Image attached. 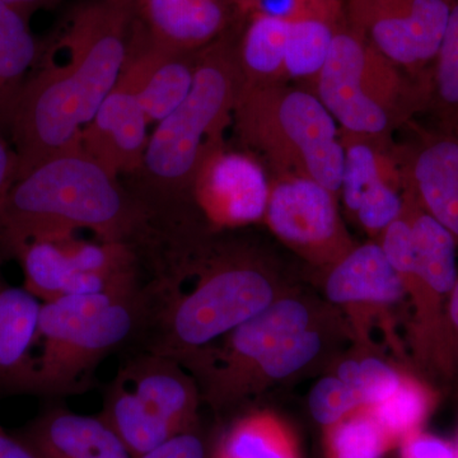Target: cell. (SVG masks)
I'll list each match as a JSON object with an SVG mask.
<instances>
[{
  "label": "cell",
  "instance_id": "cell-33",
  "mask_svg": "<svg viewBox=\"0 0 458 458\" xmlns=\"http://www.w3.org/2000/svg\"><path fill=\"white\" fill-rule=\"evenodd\" d=\"M343 8V0H256L252 12H262L291 22L310 12L336 11Z\"/></svg>",
  "mask_w": 458,
  "mask_h": 458
},
{
  "label": "cell",
  "instance_id": "cell-23",
  "mask_svg": "<svg viewBox=\"0 0 458 458\" xmlns=\"http://www.w3.org/2000/svg\"><path fill=\"white\" fill-rule=\"evenodd\" d=\"M212 458H301L293 432L269 411L237 419L219 439Z\"/></svg>",
  "mask_w": 458,
  "mask_h": 458
},
{
  "label": "cell",
  "instance_id": "cell-37",
  "mask_svg": "<svg viewBox=\"0 0 458 458\" xmlns=\"http://www.w3.org/2000/svg\"><path fill=\"white\" fill-rule=\"evenodd\" d=\"M447 322L448 328H450L452 344H454V336L458 333V278L456 284L452 289L450 300H448Z\"/></svg>",
  "mask_w": 458,
  "mask_h": 458
},
{
  "label": "cell",
  "instance_id": "cell-22",
  "mask_svg": "<svg viewBox=\"0 0 458 458\" xmlns=\"http://www.w3.org/2000/svg\"><path fill=\"white\" fill-rule=\"evenodd\" d=\"M237 35V60L245 86L286 82L285 55L289 23L262 12H251Z\"/></svg>",
  "mask_w": 458,
  "mask_h": 458
},
{
  "label": "cell",
  "instance_id": "cell-14",
  "mask_svg": "<svg viewBox=\"0 0 458 458\" xmlns=\"http://www.w3.org/2000/svg\"><path fill=\"white\" fill-rule=\"evenodd\" d=\"M199 51L174 50L157 44L137 18L122 75L137 90L148 125L161 123L189 95Z\"/></svg>",
  "mask_w": 458,
  "mask_h": 458
},
{
  "label": "cell",
  "instance_id": "cell-9",
  "mask_svg": "<svg viewBox=\"0 0 458 458\" xmlns=\"http://www.w3.org/2000/svg\"><path fill=\"white\" fill-rule=\"evenodd\" d=\"M403 200L411 223L414 262L396 273L414 307L415 354L428 369L450 376L454 369V354L447 304L458 278L457 242L408 190L403 191Z\"/></svg>",
  "mask_w": 458,
  "mask_h": 458
},
{
  "label": "cell",
  "instance_id": "cell-20",
  "mask_svg": "<svg viewBox=\"0 0 458 458\" xmlns=\"http://www.w3.org/2000/svg\"><path fill=\"white\" fill-rule=\"evenodd\" d=\"M325 293L336 306H391L405 297V288L377 242L357 246L328 269Z\"/></svg>",
  "mask_w": 458,
  "mask_h": 458
},
{
  "label": "cell",
  "instance_id": "cell-39",
  "mask_svg": "<svg viewBox=\"0 0 458 458\" xmlns=\"http://www.w3.org/2000/svg\"><path fill=\"white\" fill-rule=\"evenodd\" d=\"M458 351V333L454 336V360H456V352Z\"/></svg>",
  "mask_w": 458,
  "mask_h": 458
},
{
  "label": "cell",
  "instance_id": "cell-12",
  "mask_svg": "<svg viewBox=\"0 0 458 458\" xmlns=\"http://www.w3.org/2000/svg\"><path fill=\"white\" fill-rule=\"evenodd\" d=\"M454 0H346V22L370 47L414 77L432 65Z\"/></svg>",
  "mask_w": 458,
  "mask_h": 458
},
{
  "label": "cell",
  "instance_id": "cell-3",
  "mask_svg": "<svg viewBox=\"0 0 458 458\" xmlns=\"http://www.w3.org/2000/svg\"><path fill=\"white\" fill-rule=\"evenodd\" d=\"M80 231L131 246L141 262L155 255L165 238L149 210L123 191L78 140L12 186L0 207V262L16 260L32 241Z\"/></svg>",
  "mask_w": 458,
  "mask_h": 458
},
{
  "label": "cell",
  "instance_id": "cell-21",
  "mask_svg": "<svg viewBox=\"0 0 458 458\" xmlns=\"http://www.w3.org/2000/svg\"><path fill=\"white\" fill-rule=\"evenodd\" d=\"M30 20L0 0V129L7 135L21 90L41 56L42 47Z\"/></svg>",
  "mask_w": 458,
  "mask_h": 458
},
{
  "label": "cell",
  "instance_id": "cell-7",
  "mask_svg": "<svg viewBox=\"0 0 458 458\" xmlns=\"http://www.w3.org/2000/svg\"><path fill=\"white\" fill-rule=\"evenodd\" d=\"M410 77L344 18L310 90L340 131L391 140L394 129L427 107V78Z\"/></svg>",
  "mask_w": 458,
  "mask_h": 458
},
{
  "label": "cell",
  "instance_id": "cell-11",
  "mask_svg": "<svg viewBox=\"0 0 458 458\" xmlns=\"http://www.w3.org/2000/svg\"><path fill=\"white\" fill-rule=\"evenodd\" d=\"M264 222L280 242L315 267L330 269L355 247L337 195L307 177L271 171Z\"/></svg>",
  "mask_w": 458,
  "mask_h": 458
},
{
  "label": "cell",
  "instance_id": "cell-13",
  "mask_svg": "<svg viewBox=\"0 0 458 458\" xmlns=\"http://www.w3.org/2000/svg\"><path fill=\"white\" fill-rule=\"evenodd\" d=\"M269 192L270 176L264 165L225 143L201 159L190 190L192 207L210 231L264 222Z\"/></svg>",
  "mask_w": 458,
  "mask_h": 458
},
{
  "label": "cell",
  "instance_id": "cell-38",
  "mask_svg": "<svg viewBox=\"0 0 458 458\" xmlns=\"http://www.w3.org/2000/svg\"><path fill=\"white\" fill-rule=\"evenodd\" d=\"M256 0H237L238 8H240L241 14L242 17L251 13L255 8Z\"/></svg>",
  "mask_w": 458,
  "mask_h": 458
},
{
  "label": "cell",
  "instance_id": "cell-32",
  "mask_svg": "<svg viewBox=\"0 0 458 458\" xmlns=\"http://www.w3.org/2000/svg\"><path fill=\"white\" fill-rule=\"evenodd\" d=\"M213 454V452H212ZM137 458H212L198 427L172 437Z\"/></svg>",
  "mask_w": 458,
  "mask_h": 458
},
{
  "label": "cell",
  "instance_id": "cell-4",
  "mask_svg": "<svg viewBox=\"0 0 458 458\" xmlns=\"http://www.w3.org/2000/svg\"><path fill=\"white\" fill-rule=\"evenodd\" d=\"M237 35L234 25L199 51L197 73L189 95L174 113L157 123L148 140L141 168L146 171L150 192L143 205L168 231L190 227L199 221L186 210L192 205V179L201 159L225 143V131L233 122L243 86Z\"/></svg>",
  "mask_w": 458,
  "mask_h": 458
},
{
  "label": "cell",
  "instance_id": "cell-8",
  "mask_svg": "<svg viewBox=\"0 0 458 458\" xmlns=\"http://www.w3.org/2000/svg\"><path fill=\"white\" fill-rule=\"evenodd\" d=\"M201 394L180 361L129 349L104 391L102 418L137 458L198 427Z\"/></svg>",
  "mask_w": 458,
  "mask_h": 458
},
{
  "label": "cell",
  "instance_id": "cell-16",
  "mask_svg": "<svg viewBox=\"0 0 458 458\" xmlns=\"http://www.w3.org/2000/svg\"><path fill=\"white\" fill-rule=\"evenodd\" d=\"M403 189L451 232L458 246V129L424 134L411 148H399Z\"/></svg>",
  "mask_w": 458,
  "mask_h": 458
},
{
  "label": "cell",
  "instance_id": "cell-24",
  "mask_svg": "<svg viewBox=\"0 0 458 458\" xmlns=\"http://www.w3.org/2000/svg\"><path fill=\"white\" fill-rule=\"evenodd\" d=\"M343 9L316 11L295 18L289 23L285 55V81L315 80L327 62L331 45L342 21Z\"/></svg>",
  "mask_w": 458,
  "mask_h": 458
},
{
  "label": "cell",
  "instance_id": "cell-2",
  "mask_svg": "<svg viewBox=\"0 0 458 458\" xmlns=\"http://www.w3.org/2000/svg\"><path fill=\"white\" fill-rule=\"evenodd\" d=\"M144 321L131 349L177 361L218 342L282 297L269 261L252 247L204 234L170 246L143 286Z\"/></svg>",
  "mask_w": 458,
  "mask_h": 458
},
{
  "label": "cell",
  "instance_id": "cell-30",
  "mask_svg": "<svg viewBox=\"0 0 458 458\" xmlns=\"http://www.w3.org/2000/svg\"><path fill=\"white\" fill-rule=\"evenodd\" d=\"M357 391L363 408H373L390 397L397 390L403 376L390 364L377 357H367L358 360Z\"/></svg>",
  "mask_w": 458,
  "mask_h": 458
},
{
  "label": "cell",
  "instance_id": "cell-15",
  "mask_svg": "<svg viewBox=\"0 0 458 458\" xmlns=\"http://www.w3.org/2000/svg\"><path fill=\"white\" fill-rule=\"evenodd\" d=\"M148 122L137 90L120 74L98 113L84 126V152L114 177L140 170L148 147Z\"/></svg>",
  "mask_w": 458,
  "mask_h": 458
},
{
  "label": "cell",
  "instance_id": "cell-26",
  "mask_svg": "<svg viewBox=\"0 0 458 458\" xmlns=\"http://www.w3.org/2000/svg\"><path fill=\"white\" fill-rule=\"evenodd\" d=\"M396 445L369 408L325 428L327 458H384Z\"/></svg>",
  "mask_w": 458,
  "mask_h": 458
},
{
  "label": "cell",
  "instance_id": "cell-6",
  "mask_svg": "<svg viewBox=\"0 0 458 458\" xmlns=\"http://www.w3.org/2000/svg\"><path fill=\"white\" fill-rule=\"evenodd\" d=\"M233 123L241 140L262 153L271 171L307 177L340 195V129L312 90L286 82L243 84Z\"/></svg>",
  "mask_w": 458,
  "mask_h": 458
},
{
  "label": "cell",
  "instance_id": "cell-5",
  "mask_svg": "<svg viewBox=\"0 0 458 458\" xmlns=\"http://www.w3.org/2000/svg\"><path fill=\"white\" fill-rule=\"evenodd\" d=\"M143 286L42 302L33 396L59 400L92 388L99 364L137 342L144 321Z\"/></svg>",
  "mask_w": 458,
  "mask_h": 458
},
{
  "label": "cell",
  "instance_id": "cell-31",
  "mask_svg": "<svg viewBox=\"0 0 458 458\" xmlns=\"http://www.w3.org/2000/svg\"><path fill=\"white\" fill-rule=\"evenodd\" d=\"M399 447L401 458H458V445L423 429L409 434Z\"/></svg>",
  "mask_w": 458,
  "mask_h": 458
},
{
  "label": "cell",
  "instance_id": "cell-35",
  "mask_svg": "<svg viewBox=\"0 0 458 458\" xmlns=\"http://www.w3.org/2000/svg\"><path fill=\"white\" fill-rule=\"evenodd\" d=\"M0 458H38L14 433L8 432L0 420Z\"/></svg>",
  "mask_w": 458,
  "mask_h": 458
},
{
  "label": "cell",
  "instance_id": "cell-34",
  "mask_svg": "<svg viewBox=\"0 0 458 458\" xmlns=\"http://www.w3.org/2000/svg\"><path fill=\"white\" fill-rule=\"evenodd\" d=\"M18 162L16 152L8 135L0 129V207L17 181Z\"/></svg>",
  "mask_w": 458,
  "mask_h": 458
},
{
  "label": "cell",
  "instance_id": "cell-29",
  "mask_svg": "<svg viewBox=\"0 0 458 458\" xmlns=\"http://www.w3.org/2000/svg\"><path fill=\"white\" fill-rule=\"evenodd\" d=\"M312 418L324 428L333 426L352 412L363 409L360 394L336 376L319 379L309 397Z\"/></svg>",
  "mask_w": 458,
  "mask_h": 458
},
{
  "label": "cell",
  "instance_id": "cell-10",
  "mask_svg": "<svg viewBox=\"0 0 458 458\" xmlns=\"http://www.w3.org/2000/svg\"><path fill=\"white\" fill-rule=\"evenodd\" d=\"M25 288L41 302L65 295L143 286L146 271L131 246L71 236L38 240L21 252Z\"/></svg>",
  "mask_w": 458,
  "mask_h": 458
},
{
  "label": "cell",
  "instance_id": "cell-25",
  "mask_svg": "<svg viewBox=\"0 0 458 458\" xmlns=\"http://www.w3.org/2000/svg\"><path fill=\"white\" fill-rule=\"evenodd\" d=\"M324 345L325 334L316 325L289 337L243 376L231 394L227 408L309 366L318 357Z\"/></svg>",
  "mask_w": 458,
  "mask_h": 458
},
{
  "label": "cell",
  "instance_id": "cell-28",
  "mask_svg": "<svg viewBox=\"0 0 458 458\" xmlns=\"http://www.w3.org/2000/svg\"><path fill=\"white\" fill-rule=\"evenodd\" d=\"M436 406V394L412 377L403 376L397 390L378 405L369 408L399 445L409 434L423 428Z\"/></svg>",
  "mask_w": 458,
  "mask_h": 458
},
{
  "label": "cell",
  "instance_id": "cell-19",
  "mask_svg": "<svg viewBox=\"0 0 458 458\" xmlns=\"http://www.w3.org/2000/svg\"><path fill=\"white\" fill-rule=\"evenodd\" d=\"M42 302L0 273V394H32Z\"/></svg>",
  "mask_w": 458,
  "mask_h": 458
},
{
  "label": "cell",
  "instance_id": "cell-1",
  "mask_svg": "<svg viewBox=\"0 0 458 458\" xmlns=\"http://www.w3.org/2000/svg\"><path fill=\"white\" fill-rule=\"evenodd\" d=\"M137 18V0H89L66 18L12 114L17 180L80 140L122 74Z\"/></svg>",
  "mask_w": 458,
  "mask_h": 458
},
{
  "label": "cell",
  "instance_id": "cell-27",
  "mask_svg": "<svg viewBox=\"0 0 458 458\" xmlns=\"http://www.w3.org/2000/svg\"><path fill=\"white\" fill-rule=\"evenodd\" d=\"M427 106L441 128L458 129V0L452 3L447 30L428 77Z\"/></svg>",
  "mask_w": 458,
  "mask_h": 458
},
{
  "label": "cell",
  "instance_id": "cell-17",
  "mask_svg": "<svg viewBox=\"0 0 458 458\" xmlns=\"http://www.w3.org/2000/svg\"><path fill=\"white\" fill-rule=\"evenodd\" d=\"M38 458H134L101 415L47 406L14 433Z\"/></svg>",
  "mask_w": 458,
  "mask_h": 458
},
{
  "label": "cell",
  "instance_id": "cell-36",
  "mask_svg": "<svg viewBox=\"0 0 458 458\" xmlns=\"http://www.w3.org/2000/svg\"><path fill=\"white\" fill-rule=\"evenodd\" d=\"M2 2L7 3L31 18L36 12L55 7L59 0H2Z\"/></svg>",
  "mask_w": 458,
  "mask_h": 458
},
{
  "label": "cell",
  "instance_id": "cell-18",
  "mask_svg": "<svg viewBox=\"0 0 458 458\" xmlns=\"http://www.w3.org/2000/svg\"><path fill=\"white\" fill-rule=\"evenodd\" d=\"M137 13L153 41L180 51L204 49L243 18L237 0H137Z\"/></svg>",
  "mask_w": 458,
  "mask_h": 458
}]
</instances>
